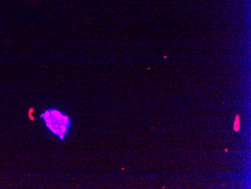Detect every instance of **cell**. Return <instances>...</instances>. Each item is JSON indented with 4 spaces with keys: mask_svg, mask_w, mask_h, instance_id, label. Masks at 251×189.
Masks as SVG:
<instances>
[{
    "mask_svg": "<svg viewBox=\"0 0 251 189\" xmlns=\"http://www.w3.org/2000/svg\"><path fill=\"white\" fill-rule=\"evenodd\" d=\"M47 125L53 135L60 138H64L70 127V119L66 115H63L57 110H48L42 115Z\"/></svg>",
    "mask_w": 251,
    "mask_h": 189,
    "instance_id": "cell-1",
    "label": "cell"
},
{
    "mask_svg": "<svg viewBox=\"0 0 251 189\" xmlns=\"http://www.w3.org/2000/svg\"><path fill=\"white\" fill-rule=\"evenodd\" d=\"M240 130V115H235V121L233 124V131L235 132H238Z\"/></svg>",
    "mask_w": 251,
    "mask_h": 189,
    "instance_id": "cell-2",
    "label": "cell"
}]
</instances>
